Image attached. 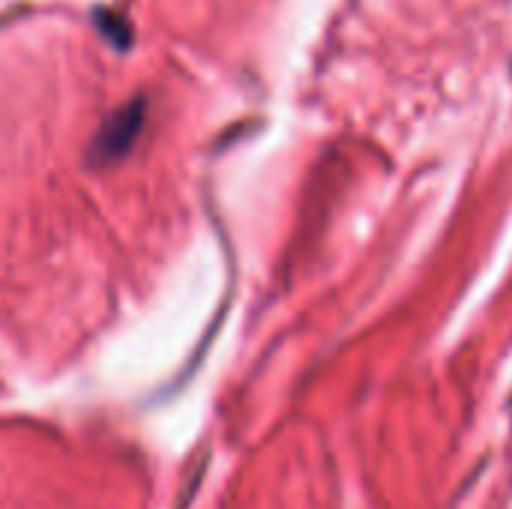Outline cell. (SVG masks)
Wrapping results in <instances>:
<instances>
[{"label":"cell","instance_id":"obj_1","mask_svg":"<svg viewBox=\"0 0 512 509\" xmlns=\"http://www.w3.org/2000/svg\"><path fill=\"white\" fill-rule=\"evenodd\" d=\"M141 129V105H129L123 108L114 120H108V126L102 129V138L96 144L99 153H108V156H120L138 135Z\"/></svg>","mask_w":512,"mask_h":509}]
</instances>
